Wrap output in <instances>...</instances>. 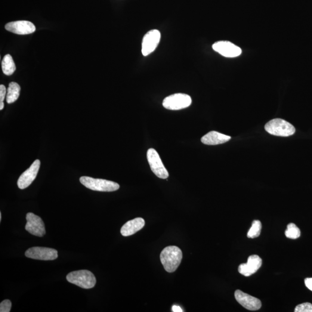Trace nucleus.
<instances>
[{"label":"nucleus","mask_w":312,"mask_h":312,"mask_svg":"<svg viewBox=\"0 0 312 312\" xmlns=\"http://www.w3.org/2000/svg\"><path fill=\"white\" fill-rule=\"evenodd\" d=\"M4 107V103H3V102H1V103H0V110H2Z\"/></svg>","instance_id":"a878e982"},{"label":"nucleus","mask_w":312,"mask_h":312,"mask_svg":"<svg viewBox=\"0 0 312 312\" xmlns=\"http://www.w3.org/2000/svg\"><path fill=\"white\" fill-rule=\"evenodd\" d=\"M285 235L287 238L292 239H298L301 236V231L294 223H290L287 225Z\"/></svg>","instance_id":"6ab92c4d"},{"label":"nucleus","mask_w":312,"mask_h":312,"mask_svg":"<svg viewBox=\"0 0 312 312\" xmlns=\"http://www.w3.org/2000/svg\"><path fill=\"white\" fill-rule=\"evenodd\" d=\"M66 278L68 282L85 289H92L96 284L93 274L88 270L72 272L67 275Z\"/></svg>","instance_id":"7ed1b4c3"},{"label":"nucleus","mask_w":312,"mask_h":312,"mask_svg":"<svg viewBox=\"0 0 312 312\" xmlns=\"http://www.w3.org/2000/svg\"><path fill=\"white\" fill-rule=\"evenodd\" d=\"M12 303L9 299H5L1 302L0 304V312H9L11 311Z\"/></svg>","instance_id":"4be33fe9"},{"label":"nucleus","mask_w":312,"mask_h":312,"mask_svg":"<svg viewBox=\"0 0 312 312\" xmlns=\"http://www.w3.org/2000/svg\"><path fill=\"white\" fill-rule=\"evenodd\" d=\"M1 219H2L1 213L0 212V220H1Z\"/></svg>","instance_id":"bb28decb"},{"label":"nucleus","mask_w":312,"mask_h":312,"mask_svg":"<svg viewBox=\"0 0 312 312\" xmlns=\"http://www.w3.org/2000/svg\"><path fill=\"white\" fill-rule=\"evenodd\" d=\"M20 87L18 83L14 82L9 83L6 101L8 104L14 103L20 95Z\"/></svg>","instance_id":"f3484780"},{"label":"nucleus","mask_w":312,"mask_h":312,"mask_svg":"<svg viewBox=\"0 0 312 312\" xmlns=\"http://www.w3.org/2000/svg\"><path fill=\"white\" fill-rule=\"evenodd\" d=\"M80 182L83 186L92 190L112 192L119 189V184L112 181L105 179H95L89 177H82Z\"/></svg>","instance_id":"20e7f679"},{"label":"nucleus","mask_w":312,"mask_h":312,"mask_svg":"<svg viewBox=\"0 0 312 312\" xmlns=\"http://www.w3.org/2000/svg\"><path fill=\"white\" fill-rule=\"evenodd\" d=\"M40 165L41 162L39 160H35L30 167L20 175L18 181V186L20 189H24L29 187L35 180L39 171Z\"/></svg>","instance_id":"9d476101"},{"label":"nucleus","mask_w":312,"mask_h":312,"mask_svg":"<svg viewBox=\"0 0 312 312\" xmlns=\"http://www.w3.org/2000/svg\"><path fill=\"white\" fill-rule=\"evenodd\" d=\"M295 312H312V304L310 303H304L296 306L295 309Z\"/></svg>","instance_id":"412c9836"},{"label":"nucleus","mask_w":312,"mask_h":312,"mask_svg":"<svg viewBox=\"0 0 312 312\" xmlns=\"http://www.w3.org/2000/svg\"><path fill=\"white\" fill-rule=\"evenodd\" d=\"M6 88L4 85H0V103L4 101L6 95Z\"/></svg>","instance_id":"5701e85b"},{"label":"nucleus","mask_w":312,"mask_h":312,"mask_svg":"<svg viewBox=\"0 0 312 312\" xmlns=\"http://www.w3.org/2000/svg\"><path fill=\"white\" fill-rule=\"evenodd\" d=\"M161 39L159 30H152L145 35L142 43V54L144 56L152 54L158 46Z\"/></svg>","instance_id":"1a4fd4ad"},{"label":"nucleus","mask_w":312,"mask_h":312,"mask_svg":"<svg viewBox=\"0 0 312 312\" xmlns=\"http://www.w3.org/2000/svg\"><path fill=\"white\" fill-rule=\"evenodd\" d=\"M1 65L2 72L6 75H12L16 70V66L10 55L8 54L5 55L2 60Z\"/></svg>","instance_id":"a211bd4d"},{"label":"nucleus","mask_w":312,"mask_h":312,"mask_svg":"<svg viewBox=\"0 0 312 312\" xmlns=\"http://www.w3.org/2000/svg\"><path fill=\"white\" fill-rule=\"evenodd\" d=\"M183 255L182 250L175 246L166 247L160 254V260L168 273H174L180 265Z\"/></svg>","instance_id":"f257e3e1"},{"label":"nucleus","mask_w":312,"mask_h":312,"mask_svg":"<svg viewBox=\"0 0 312 312\" xmlns=\"http://www.w3.org/2000/svg\"><path fill=\"white\" fill-rule=\"evenodd\" d=\"M305 284L308 289L312 292V278H307L305 279Z\"/></svg>","instance_id":"b1692460"},{"label":"nucleus","mask_w":312,"mask_h":312,"mask_svg":"<svg viewBox=\"0 0 312 312\" xmlns=\"http://www.w3.org/2000/svg\"><path fill=\"white\" fill-rule=\"evenodd\" d=\"M172 311L174 312H182L183 310L179 306L174 305L172 307Z\"/></svg>","instance_id":"393cba45"},{"label":"nucleus","mask_w":312,"mask_h":312,"mask_svg":"<svg viewBox=\"0 0 312 312\" xmlns=\"http://www.w3.org/2000/svg\"><path fill=\"white\" fill-rule=\"evenodd\" d=\"M236 300L244 308L250 311H257L261 307V302L258 298L238 290L235 292Z\"/></svg>","instance_id":"ddd939ff"},{"label":"nucleus","mask_w":312,"mask_h":312,"mask_svg":"<svg viewBox=\"0 0 312 312\" xmlns=\"http://www.w3.org/2000/svg\"><path fill=\"white\" fill-rule=\"evenodd\" d=\"M262 228L261 222L259 220H255L253 221L251 228L248 233V237L249 239H255L259 236L260 235Z\"/></svg>","instance_id":"aec40b11"},{"label":"nucleus","mask_w":312,"mask_h":312,"mask_svg":"<svg viewBox=\"0 0 312 312\" xmlns=\"http://www.w3.org/2000/svg\"><path fill=\"white\" fill-rule=\"evenodd\" d=\"M25 256L28 258L39 260H55L58 257L56 250L44 247H33L27 250Z\"/></svg>","instance_id":"0eeeda50"},{"label":"nucleus","mask_w":312,"mask_h":312,"mask_svg":"<svg viewBox=\"0 0 312 312\" xmlns=\"http://www.w3.org/2000/svg\"><path fill=\"white\" fill-rule=\"evenodd\" d=\"M192 100L190 95L177 93L166 97L163 102V106L166 109L172 110L184 109L190 106Z\"/></svg>","instance_id":"39448f33"},{"label":"nucleus","mask_w":312,"mask_h":312,"mask_svg":"<svg viewBox=\"0 0 312 312\" xmlns=\"http://www.w3.org/2000/svg\"><path fill=\"white\" fill-rule=\"evenodd\" d=\"M5 29L18 35H27L35 33L36 26L29 21L19 20L12 21L6 24Z\"/></svg>","instance_id":"f8f14e48"},{"label":"nucleus","mask_w":312,"mask_h":312,"mask_svg":"<svg viewBox=\"0 0 312 312\" xmlns=\"http://www.w3.org/2000/svg\"><path fill=\"white\" fill-rule=\"evenodd\" d=\"M231 138L230 136L213 131L203 136L202 138V142L205 145H216L227 143L231 140Z\"/></svg>","instance_id":"dca6fc26"},{"label":"nucleus","mask_w":312,"mask_h":312,"mask_svg":"<svg viewBox=\"0 0 312 312\" xmlns=\"http://www.w3.org/2000/svg\"><path fill=\"white\" fill-rule=\"evenodd\" d=\"M145 224L144 219L135 218L129 220L123 225L120 233L123 236L128 237L137 233L144 227Z\"/></svg>","instance_id":"2eb2a0df"},{"label":"nucleus","mask_w":312,"mask_h":312,"mask_svg":"<svg viewBox=\"0 0 312 312\" xmlns=\"http://www.w3.org/2000/svg\"><path fill=\"white\" fill-rule=\"evenodd\" d=\"M147 159L151 170L157 177L163 179L168 178L169 173L155 149L150 148L147 150Z\"/></svg>","instance_id":"423d86ee"},{"label":"nucleus","mask_w":312,"mask_h":312,"mask_svg":"<svg viewBox=\"0 0 312 312\" xmlns=\"http://www.w3.org/2000/svg\"><path fill=\"white\" fill-rule=\"evenodd\" d=\"M27 223L25 229L30 234L37 237H42L46 233L44 221L39 216L28 213L26 215Z\"/></svg>","instance_id":"6e6552de"},{"label":"nucleus","mask_w":312,"mask_h":312,"mask_svg":"<svg viewBox=\"0 0 312 312\" xmlns=\"http://www.w3.org/2000/svg\"><path fill=\"white\" fill-rule=\"evenodd\" d=\"M262 259L257 255L250 256L246 263L240 264L239 271L245 276H250L257 272L262 265Z\"/></svg>","instance_id":"4468645a"},{"label":"nucleus","mask_w":312,"mask_h":312,"mask_svg":"<svg viewBox=\"0 0 312 312\" xmlns=\"http://www.w3.org/2000/svg\"><path fill=\"white\" fill-rule=\"evenodd\" d=\"M265 129L269 134L283 137H289L295 132L294 126L282 119L270 120L265 125Z\"/></svg>","instance_id":"f03ea898"},{"label":"nucleus","mask_w":312,"mask_h":312,"mask_svg":"<svg viewBox=\"0 0 312 312\" xmlns=\"http://www.w3.org/2000/svg\"><path fill=\"white\" fill-rule=\"evenodd\" d=\"M213 49L226 57H236L242 54V50L237 45L229 41H219L212 46Z\"/></svg>","instance_id":"9b49d317"}]
</instances>
